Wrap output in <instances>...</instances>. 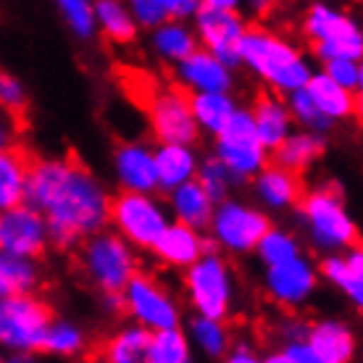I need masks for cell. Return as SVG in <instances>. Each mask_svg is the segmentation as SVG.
<instances>
[{
    "label": "cell",
    "mask_w": 363,
    "mask_h": 363,
    "mask_svg": "<svg viewBox=\"0 0 363 363\" xmlns=\"http://www.w3.org/2000/svg\"><path fill=\"white\" fill-rule=\"evenodd\" d=\"M311 353L316 363H345L355 355L353 332L340 321H318L306 332Z\"/></svg>",
    "instance_id": "18"
},
{
    "label": "cell",
    "mask_w": 363,
    "mask_h": 363,
    "mask_svg": "<svg viewBox=\"0 0 363 363\" xmlns=\"http://www.w3.org/2000/svg\"><path fill=\"white\" fill-rule=\"evenodd\" d=\"M300 213L311 229V237L318 247H355L361 242L358 227L353 224L350 213L345 211L342 195L335 184L321 187L313 192H303L300 198Z\"/></svg>",
    "instance_id": "3"
},
{
    "label": "cell",
    "mask_w": 363,
    "mask_h": 363,
    "mask_svg": "<svg viewBox=\"0 0 363 363\" xmlns=\"http://www.w3.org/2000/svg\"><path fill=\"white\" fill-rule=\"evenodd\" d=\"M250 116H253L255 124V135H258L264 147H272L274 150L284 137L290 135V111H287V106L279 98H274L272 92H261L255 98Z\"/></svg>",
    "instance_id": "22"
},
{
    "label": "cell",
    "mask_w": 363,
    "mask_h": 363,
    "mask_svg": "<svg viewBox=\"0 0 363 363\" xmlns=\"http://www.w3.org/2000/svg\"><path fill=\"white\" fill-rule=\"evenodd\" d=\"M153 155L158 187H164V190H174L177 184L192 179V174L198 169L195 153L190 150V145H182V143H164Z\"/></svg>",
    "instance_id": "25"
},
{
    "label": "cell",
    "mask_w": 363,
    "mask_h": 363,
    "mask_svg": "<svg viewBox=\"0 0 363 363\" xmlns=\"http://www.w3.org/2000/svg\"><path fill=\"white\" fill-rule=\"evenodd\" d=\"M237 182L240 179L224 166L221 158H211V161H206L203 169H200V187L208 192V198L213 200V203H221V200L227 198L229 190L235 187Z\"/></svg>",
    "instance_id": "35"
},
{
    "label": "cell",
    "mask_w": 363,
    "mask_h": 363,
    "mask_svg": "<svg viewBox=\"0 0 363 363\" xmlns=\"http://www.w3.org/2000/svg\"><path fill=\"white\" fill-rule=\"evenodd\" d=\"M127 9L135 21H140L143 27H158L161 21H166V9L161 0H127Z\"/></svg>",
    "instance_id": "42"
},
{
    "label": "cell",
    "mask_w": 363,
    "mask_h": 363,
    "mask_svg": "<svg viewBox=\"0 0 363 363\" xmlns=\"http://www.w3.org/2000/svg\"><path fill=\"white\" fill-rule=\"evenodd\" d=\"M211 227H213V235L224 247L235 250V253H247L258 245V240L266 235V229L272 224L261 211L221 200V206L213 208Z\"/></svg>",
    "instance_id": "13"
},
{
    "label": "cell",
    "mask_w": 363,
    "mask_h": 363,
    "mask_svg": "<svg viewBox=\"0 0 363 363\" xmlns=\"http://www.w3.org/2000/svg\"><path fill=\"white\" fill-rule=\"evenodd\" d=\"M147 340H150V329L145 327H129L108 337L103 347H100L98 358L111 363H137L145 361Z\"/></svg>",
    "instance_id": "30"
},
{
    "label": "cell",
    "mask_w": 363,
    "mask_h": 363,
    "mask_svg": "<svg viewBox=\"0 0 363 363\" xmlns=\"http://www.w3.org/2000/svg\"><path fill=\"white\" fill-rule=\"evenodd\" d=\"M166 9V16L172 18H187L195 16V11L200 9V0H161Z\"/></svg>",
    "instance_id": "44"
},
{
    "label": "cell",
    "mask_w": 363,
    "mask_h": 363,
    "mask_svg": "<svg viewBox=\"0 0 363 363\" xmlns=\"http://www.w3.org/2000/svg\"><path fill=\"white\" fill-rule=\"evenodd\" d=\"M247 3H250V9H253L258 16H269L274 11V3H277V0H247Z\"/></svg>",
    "instance_id": "45"
},
{
    "label": "cell",
    "mask_w": 363,
    "mask_h": 363,
    "mask_svg": "<svg viewBox=\"0 0 363 363\" xmlns=\"http://www.w3.org/2000/svg\"><path fill=\"white\" fill-rule=\"evenodd\" d=\"M177 77L182 84L192 87L195 92L200 90H218L227 92L232 87V74L224 61H218L216 55L208 50H192L187 58H182L177 64Z\"/></svg>",
    "instance_id": "16"
},
{
    "label": "cell",
    "mask_w": 363,
    "mask_h": 363,
    "mask_svg": "<svg viewBox=\"0 0 363 363\" xmlns=\"http://www.w3.org/2000/svg\"><path fill=\"white\" fill-rule=\"evenodd\" d=\"M145 361L150 363H187L190 361V342L177 327L150 332L145 350Z\"/></svg>",
    "instance_id": "32"
},
{
    "label": "cell",
    "mask_w": 363,
    "mask_h": 363,
    "mask_svg": "<svg viewBox=\"0 0 363 363\" xmlns=\"http://www.w3.org/2000/svg\"><path fill=\"white\" fill-rule=\"evenodd\" d=\"M321 272L327 279H332L353 300L355 306H363V253L355 245L347 255H329L321 264Z\"/></svg>",
    "instance_id": "26"
},
{
    "label": "cell",
    "mask_w": 363,
    "mask_h": 363,
    "mask_svg": "<svg viewBox=\"0 0 363 363\" xmlns=\"http://www.w3.org/2000/svg\"><path fill=\"white\" fill-rule=\"evenodd\" d=\"M187 295L200 316L208 318H227L232 311L235 284L229 266L216 253H203L198 261L187 266Z\"/></svg>",
    "instance_id": "6"
},
{
    "label": "cell",
    "mask_w": 363,
    "mask_h": 363,
    "mask_svg": "<svg viewBox=\"0 0 363 363\" xmlns=\"http://www.w3.org/2000/svg\"><path fill=\"white\" fill-rule=\"evenodd\" d=\"M195 16H198V37L203 40L206 50L216 55L218 61H224L229 69L240 64V45H242V35L247 29L240 13L200 6Z\"/></svg>",
    "instance_id": "14"
},
{
    "label": "cell",
    "mask_w": 363,
    "mask_h": 363,
    "mask_svg": "<svg viewBox=\"0 0 363 363\" xmlns=\"http://www.w3.org/2000/svg\"><path fill=\"white\" fill-rule=\"evenodd\" d=\"M306 92L311 95V100L316 103V108L335 118H353L358 116V106H361V95L358 92L345 90L342 84H337L329 74H311L308 82L303 84Z\"/></svg>",
    "instance_id": "19"
},
{
    "label": "cell",
    "mask_w": 363,
    "mask_h": 363,
    "mask_svg": "<svg viewBox=\"0 0 363 363\" xmlns=\"http://www.w3.org/2000/svg\"><path fill=\"white\" fill-rule=\"evenodd\" d=\"M53 321V311L45 300L35 298L32 292L24 295H3L0 298V345L32 353L40 350L43 335Z\"/></svg>",
    "instance_id": "5"
},
{
    "label": "cell",
    "mask_w": 363,
    "mask_h": 363,
    "mask_svg": "<svg viewBox=\"0 0 363 363\" xmlns=\"http://www.w3.org/2000/svg\"><path fill=\"white\" fill-rule=\"evenodd\" d=\"M321 153H324V140L318 135H311V132L287 135L274 147V164L300 174L306 172Z\"/></svg>",
    "instance_id": "27"
},
{
    "label": "cell",
    "mask_w": 363,
    "mask_h": 363,
    "mask_svg": "<svg viewBox=\"0 0 363 363\" xmlns=\"http://www.w3.org/2000/svg\"><path fill=\"white\" fill-rule=\"evenodd\" d=\"M11 145V132L6 127V121L0 118V147H9Z\"/></svg>",
    "instance_id": "48"
},
{
    "label": "cell",
    "mask_w": 363,
    "mask_h": 363,
    "mask_svg": "<svg viewBox=\"0 0 363 363\" xmlns=\"http://www.w3.org/2000/svg\"><path fill=\"white\" fill-rule=\"evenodd\" d=\"M32 155L21 147H0V208H9L24 200L27 172Z\"/></svg>",
    "instance_id": "24"
},
{
    "label": "cell",
    "mask_w": 363,
    "mask_h": 363,
    "mask_svg": "<svg viewBox=\"0 0 363 363\" xmlns=\"http://www.w3.org/2000/svg\"><path fill=\"white\" fill-rule=\"evenodd\" d=\"M82 347H84L82 332L77 327H72V324H64V321H50V327L45 329L43 342H40L43 353H58V355H77L82 353Z\"/></svg>",
    "instance_id": "34"
},
{
    "label": "cell",
    "mask_w": 363,
    "mask_h": 363,
    "mask_svg": "<svg viewBox=\"0 0 363 363\" xmlns=\"http://www.w3.org/2000/svg\"><path fill=\"white\" fill-rule=\"evenodd\" d=\"M313 287H316V274H313L308 261H303L300 255H295L290 261L269 266L266 290L281 306H300V303H306L311 298Z\"/></svg>",
    "instance_id": "15"
},
{
    "label": "cell",
    "mask_w": 363,
    "mask_h": 363,
    "mask_svg": "<svg viewBox=\"0 0 363 363\" xmlns=\"http://www.w3.org/2000/svg\"><path fill=\"white\" fill-rule=\"evenodd\" d=\"M108 221H113L121 237L137 247H150L169 224L164 208L153 198H147V192L135 190H124L111 200Z\"/></svg>",
    "instance_id": "10"
},
{
    "label": "cell",
    "mask_w": 363,
    "mask_h": 363,
    "mask_svg": "<svg viewBox=\"0 0 363 363\" xmlns=\"http://www.w3.org/2000/svg\"><path fill=\"white\" fill-rule=\"evenodd\" d=\"M58 9L64 13V18L69 21V27L74 29V35L79 37H92L95 32V13H92L90 0H55Z\"/></svg>",
    "instance_id": "40"
},
{
    "label": "cell",
    "mask_w": 363,
    "mask_h": 363,
    "mask_svg": "<svg viewBox=\"0 0 363 363\" xmlns=\"http://www.w3.org/2000/svg\"><path fill=\"white\" fill-rule=\"evenodd\" d=\"M206 247L208 242L200 240L198 229L187 224H166L164 232L155 237L150 250L169 266H190L206 253Z\"/></svg>",
    "instance_id": "17"
},
{
    "label": "cell",
    "mask_w": 363,
    "mask_h": 363,
    "mask_svg": "<svg viewBox=\"0 0 363 363\" xmlns=\"http://www.w3.org/2000/svg\"><path fill=\"white\" fill-rule=\"evenodd\" d=\"M50 245L45 216L29 203L0 208V250L21 258H40Z\"/></svg>",
    "instance_id": "11"
},
{
    "label": "cell",
    "mask_w": 363,
    "mask_h": 363,
    "mask_svg": "<svg viewBox=\"0 0 363 363\" xmlns=\"http://www.w3.org/2000/svg\"><path fill=\"white\" fill-rule=\"evenodd\" d=\"M240 61H245L274 90L292 92L308 82L311 69L298 48L264 27H247L240 45Z\"/></svg>",
    "instance_id": "2"
},
{
    "label": "cell",
    "mask_w": 363,
    "mask_h": 363,
    "mask_svg": "<svg viewBox=\"0 0 363 363\" xmlns=\"http://www.w3.org/2000/svg\"><path fill=\"white\" fill-rule=\"evenodd\" d=\"M237 350H240V353H232V355H229V361H237V363H242V361H245V363H253V361H255V355H253V353H247L250 347L240 345Z\"/></svg>",
    "instance_id": "47"
},
{
    "label": "cell",
    "mask_w": 363,
    "mask_h": 363,
    "mask_svg": "<svg viewBox=\"0 0 363 363\" xmlns=\"http://www.w3.org/2000/svg\"><path fill=\"white\" fill-rule=\"evenodd\" d=\"M258 253L264 258L266 266L281 264V261H290L295 255H300V247L295 242V237L284 235V232H277V229H266V235L258 240Z\"/></svg>",
    "instance_id": "37"
},
{
    "label": "cell",
    "mask_w": 363,
    "mask_h": 363,
    "mask_svg": "<svg viewBox=\"0 0 363 363\" xmlns=\"http://www.w3.org/2000/svg\"><path fill=\"white\" fill-rule=\"evenodd\" d=\"M192 335L198 340V345L206 350L213 358H221L227 353L229 347V335L227 327L221 324V318H208V316H200L192 321Z\"/></svg>",
    "instance_id": "36"
},
{
    "label": "cell",
    "mask_w": 363,
    "mask_h": 363,
    "mask_svg": "<svg viewBox=\"0 0 363 363\" xmlns=\"http://www.w3.org/2000/svg\"><path fill=\"white\" fill-rule=\"evenodd\" d=\"M290 116H295L300 124H306V127L313 129V132H327V129L332 127V118L324 116V113L316 108V103L311 100L306 87H298V90L290 92Z\"/></svg>",
    "instance_id": "38"
},
{
    "label": "cell",
    "mask_w": 363,
    "mask_h": 363,
    "mask_svg": "<svg viewBox=\"0 0 363 363\" xmlns=\"http://www.w3.org/2000/svg\"><path fill=\"white\" fill-rule=\"evenodd\" d=\"M24 200L45 216L55 247L69 250L108 221L111 198L77 158H32Z\"/></svg>",
    "instance_id": "1"
},
{
    "label": "cell",
    "mask_w": 363,
    "mask_h": 363,
    "mask_svg": "<svg viewBox=\"0 0 363 363\" xmlns=\"http://www.w3.org/2000/svg\"><path fill=\"white\" fill-rule=\"evenodd\" d=\"M124 308L140 321V327L145 329H166L179 324V311L172 295L164 290V284H158L153 277L147 274H132L129 281L124 284Z\"/></svg>",
    "instance_id": "12"
},
{
    "label": "cell",
    "mask_w": 363,
    "mask_h": 363,
    "mask_svg": "<svg viewBox=\"0 0 363 363\" xmlns=\"http://www.w3.org/2000/svg\"><path fill=\"white\" fill-rule=\"evenodd\" d=\"M29 108V98L21 82L11 74L0 72V111L9 118H16V121H24Z\"/></svg>",
    "instance_id": "39"
},
{
    "label": "cell",
    "mask_w": 363,
    "mask_h": 363,
    "mask_svg": "<svg viewBox=\"0 0 363 363\" xmlns=\"http://www.w3.org/2000/svg\"><path fill=\"white\" fill-rule=\"evenodd\" d=\"M79 266L87 274V279L106 295H121L129 277L137 272L135 253L127 245V240L118 235H100V232L84 237Z\"/></svg>",
    "instance_id": "4"
},
{
    "label": "cell",
    "mask_w": 363,
    "mask_h": 363,
    "mask_svg": "<svg viewBox=\"0 0 363 363\" xmlns=\"http://www.w3.org/2000/svg\"><path fill=\"white\" fill-rule=\"evenodd\" d=\"M116 174L124 190L153 192L158 187L155 155L143 145H121L116 150Z\"/></svg>",
    "instance_id": "20"
},
{
    "label": "cell",
    "mask_w": 363,
    "mask_h": 363,
    "mask_svg": "<svg viewBox=\"0 0 363 363\" xmlns=\"http://www.w3.org/2000/svg\"><path fill=\"white\" fill-rule=\"evenodd\" d=\"M155 29L153 35V45L155 50L164 55V58H169V61H177L179 64L182 58H187V55L195 50V35H192V29H187L184 24H179V21H172V24H166V21H161Z\"/></svg>",
    "instance_id": "33"
},
{
    "label": "cell",
    "mask_w": 363,
    "mask_h": 363,
    "mask_svg": "<svg viewBox=\"0 0 363 363\" xmlns=\"http://www.w3.org/2000/svg\"><path fill=\"white\" fill-rule=\"evenodd\" d=\"M337 84H342L345 90L358 92L361 95V82H363V72L361 64L355 58H329L327 61V72Z\"/></svg>",
    "instance_id": "41"
},
{
    "label": "cell",
    "mask_w": 363,
    "mask_h": 363,
    "mask_svg": "<svg viewBox=\"0 0 363 363\" xmlns=\"http://www.w3.org/2000/svg\"><path fill=\"white\" fill-rule=\"evenodd\" d=\"M172 208L177 213L179 224H187L192 229L211 227V216H213V200L208 192L200 187V182H182L172 190Z\"/></svg>",
    "instance_id": "23"
},
{
    "label": "cell",
    "mask_w": 363,
    "mask_h": 363,
    "mask_svg": "<svg viewBox=\"0 0 363 363\" xmlns=\"http://www.w3.org/2000/svg\"><path fill=\"white\" fill-rule=\"evenodd\" d=\"M92 13L98 18L103 35L116 45H127L137 35V21L129 13L124 0H98L92 6Z\"/></svg>",
    "instance_id": "28"
},
{
    "label": "cell",
    "mask_w": 363,
    "mask_h": 363,
    "mask_svg": "<svg viewBox=\"0 0 363 363\" xmlns=\"http://www.w3.org/2000/svg\"><path fill=\"white\" fill-rule=\"evenodd\" d=\"M200 6H208V9H224V11H237L240 0H200Z\"/></svg>",
    "instance_id": "46"
},
{
    "label": "cell",
    "mask_w": 363,
    "mask_h": 363,
    "mask_svg": "<svg viewBox=\"0 0 363 363\" xmlns=\"http://www.w3.org/2000/svg\"><path fill=\"white\" fill-rule=\"evenodd\" d=\"M216 158L224 161L229 172L237 179L253 177L266 166V147L255 135V124L250 111H237L229 116V121L216 132Z\"/></svg>",
    "instance_id": "9"
},
{
    "label": "cell",
    "mask_w": 363,
    "mask_h": 363,
    "mask_svg": "<svg viewBox=\"0 0 363 363\" xmlns=\"http://www.w3.org/2000/svg\"><path fill=\"white\" fill-rule=\"evenodd\" d=\"M269 361H274V363H316V358H313V353H311V347L306 340H290L281 353L269 355Z\"/></svg>",
    "instance_id": "43"
},
{
    "label": "cell",
    "mask_w": 363,
    "mask_h": 363,
    "mask_svg": "<svg viewBox=\"0 0 363 363\" xmlns=\"http://www.w3.org/2000/svg\"><path fill=\"white\" fill-rule=\"evenodd\" d=\"M190 108L195 121H198V127L208 129V132L216 135L218 129L229 121V116L235 113V103H232L227 92L200 90L195 95H190Z\"/></svg>",
    "instance_id": "31"
},
{
    "label": "cell",
    "mask_w": 363,
    "mask_h": 363,
    "mask_svg": "<svg viewBox=\"0 0 363 363\" xmlns=\"http://www.w3.org/2000/svg\"><path fill=\"white\" fill-rule=\"evenodd\" d=\"M40 284V272L32 258L0 250V298L3 295H24L35 292Z\"/></svg>",
    "instance_id": "29"
},
{
    "label": "cell",
    "mask_w": 363,
    "mask_h": 363,
    "mask_svg": "<svg viewBox=\"0 0 363 363\" xmlns=\"http://www.w3.org/2000/svg\"><path fill=\"white\" fill-rule=\"evenodd\" d=\"M255 190L261 195L264 203L272 208H287V206H298L303 198V179L298 172H290L284 166H264L255 179Z\"/></svg>",
    "instance_id": "21"
},
{
    "label": "cell",
    "mask_w": 363,
    "mask_h": 363,
    "mask_svg": "<svg viewBox=\"0 0 363 363\" xmlns=\"http://www.w3.org/2000/svg\"><path fill=\"white\" fill-rule=\"evenodd\" d=\"M303 32L311 40L318 58H355L363 55V37L353 18L342 16L329 6H313L303 21Z\"/></svg>",
    "instance_id": "7"
},
{
    "label": "cell",
    "mask_w": 363,
    "mask_h": 363,
    "mask_svg": "<svg viewBox=\"0 0 363 363\" xmlns=\"http://www.w3.org/2000/svg\"><path fill=\"white\" fill-rule=\"evenodd\" d=\"M143 111L147 113L150 129L155 140L161 143H182L192 145L198 140V121L190 108V92L179 87H164L158 84L153 95L143 103Z\"/></svg>",
    "instance_id": "8"
}]
</instances>
